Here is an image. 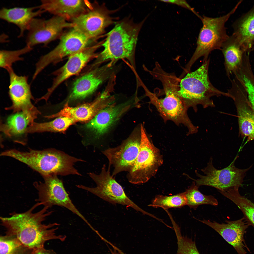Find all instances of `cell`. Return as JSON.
<instances>
[{"label":"cell","instance_id":"obj_25","mask_svg":"<svg viewBox=\"0 0 254 254\" xmlns=\"http://www.w3.org/2000/svg\"><path fill=\"white\" fill-rule=\"evenodd\" d=\"M233 33L239 43L247 52L254 49V5L233 24Z\"/></svg>","mask_w":254,"mask_h":254},{"label":"cell","instance_id":"obj_3","mask_svg":"<svg viewBox=\"0 0 254 254\" xmlns=\"http://www.w3.org/2000/svg\"><path fill=\"white\" fill-rule=\"evenodd\" d=\"M209 63V59L203 61L197 70L188 73L180 80L178 95L187 109L192 107L195 112L199 105L204 108L214 107L210 99L212 97L228 96L226 92L218 90L210 82L208 74Z\"/></svg>","mask_w":254,"mask_h":254},{"label":"cell","instance_id":"obj_30","mask_svg":"<svg viewBox=\"0 0 254 254\" xmlns=\"http://www.w3.org/2000/svg\"><path fill=\"white\" fill-rule=\"evenodd\" d=\"M33 251L14 236L5 234L0 236V254H32Z\"/></svg>","mask_w":254,"mask_h":254},{"label":"cell","instance_id":"obj_2","mask_svg":"<svg viewBox=\"0 0 254 254\" xmlns=\"http://www.w3.org/2000/svg\"><path fill=\"white\" fill-rule=\"evenodd\" d=\"M158 79L162 83L165 96L159 99L146 89V94L150 103L156 108L165 121L171 120L177 125L183 124L188 129V135L196 133L198 127L192 123L187 114L188 109L178 94L180 79L173 74L167 72L161 74Z\"/></svg>","mask_w":254,"mask_h":254},{"label":"cell","instance_id":"obj_20","mask_svg":"<svg viewBox=\"0 0 254 254\" xmlns=\"http://www.w3.org/2000/svg\"><path fill=\"white\" fill-rule=\"evenodd\" d=\"M108 94L107 92H103L94 102L75 107H69L67 102L59 112L45 117L48 118L67 117L76 122L91 120L101 110L113 103V99Z\"/></svg>","mask_w":254,"mask_h":254},{"label":"cell","instance_id":"obj_18","mask_svg":"<svg viewBox=\"0 0 254 254\" xmlns=\"http://www.w3.org/2000/svg\"><path fill=\"white\" fill-rule=\"evenodd\" d=\"M132 100L118 104H112L101 110L85 125L98 139L107 133L127 111L134 105Z\"/></svg>","mask_w":254,"mask_h":254},{"label":"cell","instance_id":"obj_8","mask_svg":"<svg viewBox=\"0 0 254 254\" xmlns=\"http://www.w3.org/2000/svg\"><path fill=\"white\" fill-rule=\"evenodd\" d=\"M238 157L237 156L228 166L220 170L214 167L213 158L211 157L207 166L201 170L204 175L199 173L196 170L195 173L198 178L195 179L190 178L198 187L202 186H208L217 189L218 191L236 187H240L242 185L246 172L252 166L245 169L236 167L234 163Z\"/></svg>","mask_w":254,"mask_h":254},{"label":"cell","instance_id":"obj_1","mask_svg":"<svg viewBox=\"0 0 254 254\" xmlns=\"http://www.w3.org/2000/svg\"><path fill=\"white\" fill-rule=\"evenodd\" d=\"M40 205L37 202L24 212H14L10 216L1 217V225L6 230L5 234L14 236L24 245L33 250L44 247L46 242L59 239L62 241L66 238L65 235H57L56 231L59 224L56 222L44 223L47 217L52 213V210L44 206L36 212L34 211Z\"/></svg>","mask_w":254,"mask_h":254},{"label":"cell","instance_id":"obj_15","mask_svg":"<svg viewBox=\"0 0 254 254\" xmlns=\"http://www.w3.org/2000/svg\"><path fill=\"white\" fill-rule=\"evenodd\" d=\"M73 27L95 40L112 22L107 11L101 7H93L73 19Z\"/></svg>","mask_w":254,"mask_h":254},{"label":"cell","instance_id":"obj_17","mask_svg":"<svg viewBox=\"0 0 254 254\" xmlns=\"http://www.w3.org/2000/svg\"><path fill=\"white\" fill-rule=\"evenodd\" d=\"M211 227L232 246L238 254H246L249 251L246 244L244 235L250 224L244 217L234 221H226V223H219L208 220L197 219Z\"/></svg>","mask_w":254,"mask_h":254},{"label":"cell","instance_id":"obj_23","mask_svg":"<svg viewBox=\"0 0 254 254\" xmlns=\"http://www.w3.org/2000/svg\"><path fill=\"white\" fill-rule=\"evenodd\" d=\"M45 12L39 6L28 7H3L0 10L1 19L16 25L19 29V38L22 37L27 31L34 18Z\"/></svg>","mask_w":254,"mask_h":254},{"label":"cell","instance_id":"obj_13","mask_svg":"<svg viewBox=\"0 0 254 254\" xmlns=\"http://www.w3.org/2000/svg\"><path fill=\"white\" fill-rule=\"evenodd\" d=\"M231 83V87L226 93L235 104L239 132L248 141L254 140V115L246 90L237 79Z\"/></svg>","mask_w":254,"mask_h":254},{"label":"cell","instance_id":"obj_31","mask_svg":"<svg viewBox=\"0 0 254 254\" xmlns=\"http://www.w3.org/2000/svg\"><path fill=\"white\" fill-rule=\"evenodd\" d=\"M187 205V200L184 192L171 196L158 195L149 206L164 209L179 208Z\"/></svg>","mask_w":254,"mask_h":254},{"label":"cell","instance_id":"obj_35","mask_svg":"<svg viewBox=\"0 0 254 254\" xmlns=\"http://www.w3.org/2000/svg\"><path fill=\"white\" fill-rule=\"evenodd\" d=\"M162 1L170 3L176 4L187 9L193 13L200 19L202 16L200 15L185 0H163Z\"/></svg>","mask_w":254,"mask_h":254},{"label":"cell","instance_id":"obj_5","mask_svg":"<svg viewBox=\"0 0 254 254\" xmlns=\"http://www.w3.org/2000/svg\"><path fill=\"white\" fill-rule=\"evenodd\" d=\"M1 155L12 157L26 164L43 177L54 175L64 176L70 166L67 154L54 149L30 150L26 152L12 149L2 152Z\"/></svg>","mask_w":254,"mask_h":254},{"label":"cell","instance_id":"obj_29","mask_svg":"<svg viewBox=\"0 0 254 254\" xmlns=\"http://www.w3.org/2000/svg\"><path fill=\"white\" fill-rule=\"evenodd\" d=\"M198 188L194 181L191 186L184 192L187 200V205L194 209L202 205H218V201L214 197L203 194L199 191Z\"/></svg>","mask_w":254,"mask_h":254},{"label":"cell","instance_id":"obj_27","mask_svg":"<svg viewBox=\"0 0 254 254\" xmlns=\"http://www.w3.org/2000/svg\"><path fill=\"white\" fill-rule=\"evenodd\" d=\"M239 188L235 187L220 191V193L235 204L242 211L247 221L254 226V203L241 195Z\"/></svg>","mask_w":254,"mask_h":254},{"label":"cell","instance_id":"obj_14","mask_svg":"<svg viewBox=\"0 0 254 254\" xmlns=\"http://www.w3.org/2000/svg\"><path fill=\"white\" fill-rule=\"evenodd\" d=\"M141 141L140 132L131 136L120 145L102 151L109 161V167L112 166L114 168L112 176L122 172L129 171L139 154Z\"/></svg>","mask_w":254,"mask_h":254},{"label":"cell","instance_id":"obj_26","mask_svg":"<svg viewBox=\"0 0 254 254\" xmlns=\"http://www.w3.org/2000/svg\"><path fill=\"white\" fill-rule=\"evenodd\" d=\"M221 50L224 59L227 75L230 78L241 65L245 54L247 52L232 34L223 44Z\"/></svg>","mask_w":254,"mask_h":254},{"label":"cell","instance_id":"obj_32","mask_svg":"<svg viewBox=\"0 0 254 254\" xmlns=\"http://www.w3.org/2000/svg\"><path fill=\"white\" fill-rule=\"evenodd\" d=\"M32 48L26 45L24 48L14 50H2L0 52V66L7 70L12 67L13 64L20 61L23 60L24 58L20 56L29 52Z\"/></svg>","mask_w":254,"mask_h":254},{"label":"cell","instance_id":"obj_21","mask_svg":"<svg viewBox=\"0 0 254 254\" xmlns=\"http://www.w3.org/2000/svg\"><path fill=\"white\" fill-rule=\"evenodd\" d=\"M7 71L10 80L8 93L12 104L6 109L11 110L14 112H17L33 106L31 102L33 97L28 82V77L18 75L12 67Z\"/></svg>","mask_w":254,"mask_h":254},{"label":"cell","instance_id":"obj_10","mask_svg":"<svg viewBox=\"0 0 254 254\" xmlns=\"http://www.w3.org/2000/svg\"><path fill=\"white\" fill-rule=\"evenodd\" d=\"M94 41L74 28H71L62 35L58 44L54 48L40 58L36 63L33 76L36 77L50 64H56L65 57L92 45Z\"/></svg>","mask_w":254,"mask_h":254},{"label":"cell","instance_id":"obj_4","mask_svg":"<svg viewBox=\"0 0 254 254\" xmlns=\"http://www.w3.org/2000/svg\"><path fill=\"white\" fill-rule=\"evenodd\" d=\"M145 19L138 24L126 21L117 23L107 34L102 44L103 50L97 54L92 65L97 66L108 60L113 62L123 59L133 60L138 34Z\"/></svg>","mask_w":254,"mask_h":254},{"label":"cell","instance_id":"obj_22","mask_svg":"<svg viewBox=\"0 0 254 254\" xmlns=\"http://www.w3.org/2000/svg\"><path fill=\"white\" fill-rule=\"evenodd\" d=\"M39 6L45 12L68 21L92 8L93 5L87 0H41Z\"/></svg>","mask_w":254,"mask_h":254},{"label":"cell","instance_id":"obj_7","mask_svg":"<svg viewBox=\"0 0 254 254\" xmlns=\"http://www.w3.org/2000/svg\"><path fill=\"white\" fill-rule=\"evenodd\" d=\"M141 141L139 151L127 177L133 184L147 182L156 174L163 164V159L159 150L147 135L143 125L140 127Z\"/></svg>","mask_w":254,"mask_h":254},{"label":"cell","instance_id":"obj_19","mask_svg":"<svg viewBox=\"0 0 254 254\" xmlns=\"http://www.w3.org/2000/svg\"><path fill=\"white\" fill-rule=\"evenodd\" d=\"M112 65L110 62L100 67L90 68L88 71L74 82L68 99L71 100L83 99L92 94L108 78Z\"/></svg>","mask_w":254,"mask_h":254},{"label":"cell","instance_id":"obj_16","mask_svg":"<svg viewBox=\"0 0 254 254\" xmlns=\"http://www.w3.org/2000/svg\"><path fill=\"white\" fill-rule=\"evenodd\" d=\"M100 45L98 44L92 45L76 53L69 57L66 63L53 74L56 77L52 85L44 95L48 99L50 95L62 83L71 76L79 73L88 63L92 59L96 58L95 52Z\"/></svg>","mask_w":254,"mask_h":254},{"label":"cell","instance_id":"obj_36","mask_svg":"<svg viewBox=\"0 0 254 254\" xmlns=\"http://www.w3.org/2000/svg\"><path fill=\"white\" fill-rule=\"evenodd\" d=\"M32 254H57L53 250L43 247L34 250Z\"/></svg>","mask_w":254,"mask_h":254},{"label":"cell","instance_id":"obj_11","mask_svg":"<svg viewBox=\"0 0 254 254\" xmlns=\"http://www.w3.org/2000/svg\"><path fill=\"white\" fill-rule=\"evenodd\" d=\"M43 182L34 183L38 192L36 200L41 205L49 208L54 206L63 207L76 215L88 226L90 223L77 209L66 190L62 180L57 175H54L43 177Z\"/></svg>","mask_w":254,"mask_h":254},{"label":"cell","instance_id":"obj_33","mask_svg":"<svg viewBox=\"0 0 254 254\" xmlns=\"http://www.w3.org/2000/svg\"><path fill=\"white\" fill-rule=\"evenodd\" d=\"M175 232L178 245L176 254H200L194 241L186 236H182L180 230Z\"/></svg>","mask_w":254,"mask_h":254},{"label":"cell","instance_id":"obj_12","mask_svg":"<svg viewBox=\"0 0 254 254\" xmlns=\"http://www.w3.org/2000/svg\"><path fill=\"white\" fill-rule=\"evenodd\" d=\"M73 27L71 22L58 16H54L47 19L35 18L27 31L26 45L32 48L42 44L45 46L60 37L64 29Z\"/></svg>","mask_w":254,"mask_h":254},{"label":"cell","instance_id":"obj_24","mask_svg":"<svg viewBox=\"0 0 254 254\" xmlns=\"http://www.w3.org/2000/svg\"><path fill=\"white\" fill-rule=\"evenodd\" d=\"M40 112L34 106L9 116L1 126V130L10 137H18L26 133L27 128L34 122Z\"/></svg>","mask_w":254,"mask_h":254},{"label":"cell","instance_id":"obj_6","mask_svg":"<svg viewBox=\"0 0 254 254\" xmlns=\"http://www.w3.org/2000/svg\"><path fill=\"white\" fill-rule=\"evenodd\" d=\"M240 3L238 2L230 12L222 16L216 17L205 16L200 20L202 26L199 34L194 52L187 64L186 70L190 71L192 66L199 58L203 57V61L207 60L210 53L215 49L221 50L228 37L225 24L235 12Z\"/></svg>","mask_w":254,"mask_h":254},{"label":"cell","instance_id":"obj_34","mask_svg":"<svg viewBox=\"0 0 254 254\" xmlns=\"http://www.w3.org/2000/svg\"><path fill=\"white\" fill-rule=\"evenodd\" d=\"M243 84L246 92L254 115V77L246 78L243 81Z\"/></svg>","mask_w":254,"mask_h":254},{"label":"cell","instance_id":"obj_28","mask_svg":"<svg viewBox=\"0 0 254 254\" xmlns=\"http://www.w3.org/2000/svg\"><path fill=\"white\" fill-rule=\"evenodd\" d=\"M76 122L72 118L60 117L48 122L40 123L34 122L27 128L26 133L63 131Z\"/></svg>","mask_w":254,"mask_h":254},{"label":"cell","instance_id":"obj_9","mask_svg":"<svg viewBox=\"0 0 254 254\" xmlns=\"http://www.w3.org/2000/svg\"><path fill=\"white\" fill-rule=\"evenodd\" d=\"M110 167L106 169L104 165L98 174L90 172L88 174L95 182L96 186L90 187L82 185H76L80 189L86 190L107 202L113 204H118L131 207L146 214L143 210L127 196L121 186L111 175Z\"/></svg>","mask_w":254,"mask_h":254}]
</instances>
